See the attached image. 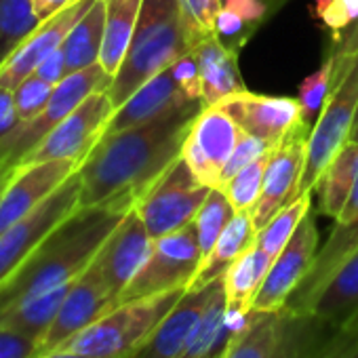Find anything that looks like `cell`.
Wrapping results in <instances>:
<instances>
[{"label": "cell", "mask_w": 358, "mask_h": 358, "mask_svg": "<svg viewBox=\"0 0 358 358\" xmlns=\"http://www.w3.org/2000/svg\"><path fill=\"white\" fill-rule=\"evenodd\" d=\"M203 101L173 110L156 120L106 133L78 166L80 207L114 205L131 211L145 188L182 156V145Z\"/></svg>", "instance_id": "obj_1"}, {"label": "cell", "mask_w": 358, "mask_h": 358, "mask_svg": "<svg viewBox=\"0 0 358 358\" xmlns=\"http://www.w3.org/2000/svg\"><path fill=\"white\" fill-rule=\"evenodd\" d=\"M129 211L114 205L78 207L0 287V314L15 303L74 282Z\"/></svg>", "instance_id": "obj_2"}, {"label": "cell", "mask_w": 358, "mask_h": 358, "mask_svg": "<svg viewBox=\"0 0 358 358\" xmlns=\"http://www.w3.org/2000/svg\"><path fill=\"white\" fill-rule=\"evenodd\" d=\"M188 49L179 0H143L135 34L108 93L122 106L143 83L171 68Z\"/></svg>", "instance_id": "obj_3"}, {"label": "cell", "mask_w": 358, "mask_h": 358, "mask_svg": "<svg viewBox=\"0 0 358 358\" xmlns=\"http://www.w3.org/2000/svg\"><path fill=\"white\" fill-rule=\"evenodd\" d=\"M188 289L116 303L59 350L87 358H131ZM57 352V350H55Z\"/></svg>", "instance_id": "obj_4"}, {"label": "cell", "mask_w": 358, "mask_h": 358, "mask_svg": "<svg viewBox=\"0 0 358 358\" xmlns=\"http://www.w3.org/2000/svg\"><path fill=\"white\" fill-rule=\"evenodd\" d=\"M211 190L179 156L145 188L133 209L156 241L192 224Z\"/></svg>", "instance_id": "obj_5"}, {"label": "cell", "mask_w": 358, "mask_h": 358, "mask_svg": "<svg viewBox=\"0 0 358 358\" xmlns=\"http://www.w3.org/2000/svg\"><path fill=\"white\" fill-rule=\"evenodd\" d=\"M358 110V55L348 72L329 89L327 101L316 118L306 150V166L297 188V196L314 192L318 177L324 173L335 154L348 143L354 116Z\"/></svg>", "instance_id": "obj_6"}, {"label": "cell", "mask_w": 358, "mask_h": 358, "mask_svg": "<svg viewBox=\"0 0 358 358\" xmlns=\"http://www.w3.org/2000/svg\"><path fill=\"white\" fill-rule=\"evenodd\" d=\"M112 80L114 76H110L101 68V64L68 74L53 89V95L49 103L45 106V110L34 120L24 122L3 145H0V166L7 171H13L15 166H20L66 116H70L89 95L97 91H108Z\"/></svg>", "instance_id": "obj_7"}, {"label": "cell", "mask_w": 358, "mask_h": 358, "mask_svg": "<svg viewBox=\"0 0 358 358\" xmlns=\"http://www.w3.org/2000/svg\"><path fill=\"white\" fill-rule=\"evenodd\" d=\"M201 264H203V253L196 236V226L192 222L154 241L145 264L135 274V278L127 285L118 303L129 299L160 295L169 291L190 289L192 280L199 274Z\"/></svg>", "instance_id": "obj_8"}, {"label": "cell", "mask_w": 358, "mask_h": 358, "mask_svg": "<svg viewBox=\"0 0 358 358\" xmlns=\"http://www.w3.org/2000/svg\"><path fill=\"white\" fill-rule=\"evenodd\" d=\"M80 207L78 171L51 194L34 213L0 234V287H3L32 255V251L76 209Z\"/></svg>", "instance_id": "obj_9"}, {"label": "cell", "mask_w": 358, "mask_h": 358, "mask_svg": "<svg viewBox=\"0 0 358 358\" xmlns=\"http://www.w3.org/2000/svg\"><path fill=\"white\" fill-rule=\"evenodd\" d=\"M116 106L108 91L89 95L70 116H66L45 141L22 162H45V160H72L83 164L97 141L103 137Z\"/></svg>", "instance_id": "obj_10"}, {"label": "cell", "mask_w": 358, "mask_h": 358, "mask_svg": "<svg viewBox=\"0 0 358 358\" xmlns=\"http://www.w3.org/2000/svg\"><path fill=\"white\" fill-rule=\"evenodd\" d=\"M241 135L243 129L224 108L205 106L190 124L182 145V158L205 186L220 188L222 171L230 160Z\"/></svg>", "instance_id": "obj_11"}, {"label": "cell", "mask_w": 358, "mask_h": 358, "mask_svg": "<svg viewBox=\"0 0 358 358\" xmlns=\"http://www.w3.org/2000/svg\"><path fill=\"white\" fill-rule=\"evenodd\" d=\"M318 241L316 213L310 209L297 232L274 257L266 280L253 299L251 312H280L287 306L289 297L297 291L316 259Z\"/></svg>", "instance_id": "obj_12"}, {"label": "cell", "mask_w": 358, "mask_h": 358, "mask_svg": "<svg viewBox=\"0 0 358 358\" xmlns=\"http://www.w3.org/2000/svg\"><path fill=\"white\" fill-rule=\"evenodd\" d=\"M78 166L80 164L72 160H45L15 166L0 192V234L34 213L68 182Z\"/></svg>", "instance_id": "obj_13"}, {"label": "cell", "mask_w": 358, "mask_h": 358, "mask_svg": "<svg viewBox=\"0 0 358 358\" xmlns=\"http://www.w3.org/2000/svg\"><path fill=\"white\" fill-rule=\"evenodd\" d=\"M215 106L224 108L245 133L264 139L272 148H278L289 135L301 129H312L303 118L299 99L295 97L259 95L243 89Z\"/></svg>", "instance_id": "obj_14"}, {"label": "cell", "mask_w": 358, "mask_h": 358, "mask_svg": "<svg viewBox=\"0 0 358 358\" xmlns=\"http://www.w3.org/2000/svg\"><path fill=\"white\" fill-rule=\"evenodd\" d=\"M116 306V299L108 291L99 270L91 264L70 287L51 329L41 341L38 356L59 350L70 337L93 324L99 316Z\"/></svg>", "instance_id": "obj_15"}, {"label": "cell", "mask_w": 358, "mask_h": 358, "mask_svg": "<svg viewBox=\"0 0 358 358\" xmlns=\"http://www.w3.org/2000/svg\"><path fill=\"white\" fill-rule=\"evenodd\" d=\"M152 245H154V238L150 236L137 211L131 209L114 228V232L108 236L103 247L99 249L93 264L97 266L116 303L122 291L127 289V285L135 278V274L145 264L152 251Z\"/></svg>", "instance_id": "obj_16"}, {"label": "cell", "mask_w": 358, "mask_h": 358, "mask_svg": "<svg viewBox=\"0 0 358 358\" xmlns=\"http://www.w3.org/2000/svg\"><path fill=\"white\" fill-rule=\"evenodd\" d=\"M312 129H301L289 135L278 148L272 150L266 175H264V190L253 207L251 215L257 228H264L287 203L295 201L297 188L306 166V150L308 137Z\"/></svg>", "instance_id": "obj_17"}, {"label": "cell", "mask_w": 358, "mask_h": 358, "mask_svg": "<svg viewBox=\"0 0 358 358\" xmlns=\"http://www.w3.org/2000/svg\"><path fill=\"white\" fill-rule=\"evenodd\" d=\"M93 3L95 0H72L62 11L45 20L34 30V34L3 64V68H0V87L15 89L24 78L32 76L45 57L64 47L70 30Z\"/></svg>", "instance_id": "obj_18"}, {"label": "cell", "mask_w": 358, "mask_h": 358, "mask_svg": "<svg viewBox=\"0 0 358 358\" xmlns=\"http://www.w3.org/2000/svg\"><path fill=\"white\" fill-rule=\"evenodd\" d=\"M220 285L222 278L203 289H188L131 358H177L194 335Z\"/></svg>", "instance_id": "obj_19"}, {"label": "cell", "mask_w": 358, "mask_h": 358, "mask_svg": "<svg viewBox=\"0 0 358 358\" xmlns=\"http://www.w3.org/2000/svg\"><path fill=\"white\" fill-rule=\"evenodd\" d=\"M188 103L190 99L186 97L182 87H179L173 68H166L154 78H150L148 83H143L122 106L114 110L106 133H116L122 129L145 124Z\"/></svg>", "instance_id": "obj_20"}, {"label": "cell", "mask_w": 358, "mask_h": 358, "mask_svg": "<svg viewBox=\"0 0 358 358\" xmlns=\"http://www.w3.org/2000/svg\"><path fill=\"white\" fill-rule=\"evenodd\" d=\"M199 62L201 80H203V101L205 106H215L222 99L245 89L241 78L236 55L238 51L230 49L217 34L205 36L190 49Z\"/></svg>", "instance_id": "obj_21"}, {"label": "cell", "mask_w": 358, "mask_h": 358, "mask_svg": "<svg viewBox=\"0 0 358 358\" xmlns=\"http://www.w3.org/2000/svg\"><path fill=\"white\" fill-rule=\"evenodd\" d=\"M306 314L331 327H341L358 316V249L329 276Z\"/></svg>", "instance_id": "obj_22"}, {"label": "cell", "mask_w": 358, "mask_h": 358, "mask_svg": "<svg viewBox=\"0 0 358 358\" xmlns=\"http://www.w3.org/2000/svg\"><path fill=\"white\" fill-rule=\"evenodd\" d=\"M257 234H259V228L255 226L251 211H236L234 217L224 228L222 236L217 238L211 253L203 259L199 274L192 280L190 289H203V287L224 278L228 268L241 255H245L249 249H253L257 245Z\"/></svg>", "instance_id": "obj_23"}, {"label": "cell", "mask_w": 358, "mask_h": 358, "mask_svg": "<svg viewBox=\"0 0 358 358\" xmlns=\"http://www.w3.org/2000/svg\"><path fill=\"white\" fill-rule=\"evenodd\" d=\"M243 320L245 318L228 312L224 278H222V285L217 287L209 308L205 310L194 335L190 337L188 345L177 358H222L232 333L238 329Z\"/></svg>", "instance_id": "obj_24"}, {"label": "cell", "mask_w": 358, "mask_h": 358, "mask_svg": "<svg viewBox=\"0 0 358 358\" xmlns=\"http://www.w3.org/2000/svg\"><path fill=\"white\" fill-rule=\"evenodd\" d=\"M272 262L274 257L255 245L228 268L224 274V293L230 314L245 318L251 312L253 299L262 289Z\"/></svg>", "instance_id": "obj_25"}, {"label": "cell", "mask_w": 358, "mask_h": 358, "mask_svg": "<svg viewBox=\"0 0 358 358\" xmlns=\"http://www.w3.org/2000/svg\"><path fill=\"white\" fill-rule=\"evenodd\" d=\"M143 0H106V34L99 55L101 68L116 76L131 47Z\"/></svg>", "instance_id": "obj_26"}, {"label": "cell", "mask_w": 358, "mask_h": 358, "mask_svg": "<svg viewBox=\"0 0 358 358\" xmlns=\"http://www.w3.org/2000/svg\"><path fill=\"white\" fill-rule=\"evenodd\" d=\"M106 34V0H95L87 13L70 30L62 51L66 55L68 74L99 64Z\"/></svg>", "instance_id": "obj_27"}, {"label": "cell", "mask_w": 358, "mask_h": 358, "mask_svg": "<svg viewBox=\"0 0 358 358\" xmlns=\"http://www.w3.org/2000/svg\"><path fill=\"white\" fill-rule=\"evenodd\" d=\"M358 171V143L348 141L335 158L329 162L324 173L318 177V211L327 217L337 220L343 205L350 199L354 179Z\"/></svg>", "instance_id": "obj_28"}, {"label": "cell", "mask_w": 358, "mask_h": 358, "mask_svg": "<svg viewBox=\"0 0 358 358\" xmlns=\"http://www.w3.org/2000/svg\"><path fill=\"white\" fill-rule=\"evenodd\" d=\"M70 287H72V282L15 303L13 308L0 314V327L22 333L26 337H32L41 343L43 337L47 335V331L51 329Z\"/></svg>", "instance_id": "obj_29"}, {"label": "cell", "mask_w": 358, "mask_h": 358, "mask_svg": "<svg viewBox=\"0 0 358 358\" xmlns=\"http://www.w3.org/2000/svg\"><path fill=\"white\" fill-rule=\"evenodd\" d=\"M280 312H249L232 333L222 358H274Z\"/></svg>", "instance_id": "obj_30"}, {"label": "cell", "mask_w": 358, "mask_h": 358, "mask_svg": "<svg viewBox=\"0 0 358 358\" xmlns=\"http://www.w3.org/2000/svg\"><path fill=\"white\" fill-rule=\"evenodd\" d=\"M41 24L32 0H0V68Z\"/></svg>", "instance_id": "obj_31"}, {"label": "cell", "mask_w": 358, "mask_h": 358, "mask_svg": "<svg viewBox=\"0 0 358 358\" xmlns=\"http://www.w3.org/2000/svg\"><path fill=\"white\" fill-rule=\"evenodd\" d=\"M310 209H312V192L301 194L299 199L287 203L264 228H259L257 247L264 249L268 255L276 257L291 241V236L297 232L299 224L303 222Z\"/></svg>", "instance_id": "obj_32"}, {"label": "cell", "mask_w": 358, "mask_h": 358, "mask_svg": "<svg viewBox=\"0 0 358 358\" xmlns=\"http://www.w3.org/2000/svg\"><path fill=\"white\" fill-rule=\"evenodd\" d=\"M234 213L236 211L230 205L228 196L220 188H213L209 192L207 201L203 203L201 211L194 217V226H196V236H199L203 259L211 253V249L215 247L217 238L222 236L224 228L234 217Z\"/></svg>", "instance_id": "obj_33"}, {"label": "cell", "mask_w": 358, "mask_h": 358, "mask_svg": "<svg viewBox=\"0 0 358 358\" xmlns=\"http://www.w3.org/2000/svg\"><path fill=\"white\" fill-rule=\"evenodd\" d=\"M270 154H272V150L266 152L264 156H259L255 162H251L243 171H238L230 182H226L220 188L228 196L234 211H253V207L257 205L262 190H264V175H266Z\"/></svg>", "instance_id": "obj_34"}, {"label": "cell", "mask_w": 358, "mask_h": 358, "mask_svg": "<svg viewBox=\"0 0 358 358\" xmlns=\"http://www.w3.org/2000/svg\"><path fill=\"white\" fill-rule=\"evenodd\" d=\"M222 9L224 0H179L188 49L201 43L205 36L215 34V20Z\"/></svg>", "instance_id": "obj_35"}, {"label": "cell", "mask_w": 358, "mask_h": 358, "mask_svg": "<svg viewBox=\"0 0 358 358\" xmlns=\"http://www.w3.org/2000/svg\"><path fill=\"white\" fill-rule=\"evenodd\" d=\"M331 74H333V59L329 57L314 74L301 80L299 85V103L303 108V118L306 122H314L318 112L322 110L329 89H331Z\"/></svg>", "instance_id": "obj_36"}, {"label": "cell", "mask_w": 358, "mask_h": 358, "mask_svg": "<svg viewBox=\"0 0 358 358\" xmlns=\"http://www.w3.org/2000/svg\"><path fill=\"white\" fill-rule=\"evenodd\" d=\"M53 89H55L53 85H49L47 80H43L36 74L24 78L13 89V99H15V108H17L22 124L28 120H34L45 110V106L49 103V99L53 95Z\"/></svg>", "instance_id": "obj_37"}, {"label": "cell", "mask_w": 358, "mask_h": 358, "mask_svg": "<svg viewBox=\"0 0 358 358\" xmlns=\"http://www.w3.org/2000/svg\"><path fill=\"white\" fill-rule=\"evenodd\" d=\"M270 150H274L270 143H266L264 139H259V137L249 135V133L243 131V135H241V139H238V143H236V148H234L230 160L226 162V166H224V171H222V186H224L226 182H230V179H232L238 171H243L245 166H249L251 162H255L259 156H264V154L270 152ZM222 186H220V188H222Z\"/></svg>", "instance_id": "obj_38"}, {"label": "cell", "mask_w": 358, "mask_h": 358, "mask_svg": "<svg viewBox=\"0 0 358 358\" xmlns=\"http://www.w3.org/2000/svg\"><path fill=\"white\" fill-rule=\"evenodd\" d=\"M358 55V22L348 28L345 32H341L337 38H333V47H331V59H333V74H331V87L335 83H339V78L348 72V68L352 66L354 57Z\"/></svg>", "instance_id": "obj_39"}, {"label": "cell", "mask_w": 358, "mask_h": 358, "mask_svg": "<svg viewBox=\"0 0 358 358\" xmlns=\"http://www.w3.org/2000/svg\"><path fill=\"white\" fill-rule=\"evenodd\" d=\"M171 68L179 87L186 93V97L190 101H203V80H201V70H199V62L194 53L186 51L184 55H179Z\"/></svg>", "instance_id": "obj_40"}, {"label": "cell", "mask_w": 358, "mask_h": 358, "mask_svg": "<svg viewBox=\"0 0 358 358\" xmlns=\"http://www.w3.org/2000/svg\"><path fill=\"white\" fill-rule=\"evenodd\" d=\"M316 17L333 32V38H337L358 22V0H331Z\"/></svg>", "instance_id": "obj_41"}, {"label": "cell", "mask_w": 358, "mask_h": 358, "mask_svg": "<svg viewBox=\"0 0 358 358\" xmlns=\"http://www.w3.org/2000/svg\"><path fill=\"white\" fill-rule=\"evenodd\" d=\"M253 26H249L238 13L230 11V9H222L217 20H215V34L222 38V43H226L230 49L238 51L247 41L249 36L253 34Z\"/></svg>", "instance_id": "obj_42"}, {"label": "cell", "mask_w": 358, "mask_h": 358, "mask_svg": "<svg viewBox=\"0 0 358 358\" xmlns=\"http://www.w3.org/2000/svg\"><path fill=\"white\" fill-rule=\"evenodd\" d=\"M38 350L36 339L0 327V358H38Z\"/></svg>", "instance_id": "obj_43"}, {"label": "cell", "mask_w": 358, "mask_h": 358, "mask_svg": "<svg viewBox=\"0 0 358 358\" xmlns=\"http://www.w3.org/2000/svg\"><path fill=\"white\" fill-rule=\"evenodd\" d=\"M20 127H22V120L15 108L13 89L0 87V145H3Z\"/></svg>", "instance_id": "obj_44"}, {"label": "cell", "mask_w": 358, "mask_h": 358, "mask_svg": "<svg viewBox=\"0 0 358 358\" xmlns=\"http://www.w3.org/2000/svg\"><path fill=\"white\" fill-rule=\"evenodd\" d=\"M327 358H358V316L341 324Z\"/></svg>", "instance_id": "obj_45"}, {"label": "cell", "mask_w": 358, "mask_h": 358, "mask_svg": "<svg viewBox=\"0 0 358 358\" xmlns=\"http://www.w3.org/2000/svg\"><path fill=\"white\" fill-rule=\"evenodd\" d=\"M224 7L238 13L253 28H257L270 15V9L264 0H224Z\"/></svg>", "instance_id": "obj_46"}, {"label": "cell", "mask_w": 358, "mask_h": 358, "mask_svg": "<svg viewBox=\"0 0 358 358\" xmlns=\"http://www.w3.org/2000/svg\"><path fill=\"white\" fill-rule=\"evenodd\" d=\"M34 74L41 76L43 80H47L49 85L57 87V85L68 76V66H66V55H64V51L57 49V51H53L49 57H45V59L41 62V66L36 68Z\"/></svg>", "instance_id": "obj_47"}, {"label": "cell", "mask_w": 358, "mask_h": 358, "mask_svg": "<svg viewBox=\"0 0 358 358\" xmlns=\"http://www.w3.org/2000/svg\"><path fill=\"white\" fill-rule=\"evenodd\" d=\"M352 222H358V171H356V179H354L350 199L343 205V209H341L339 217L335 220V224H352Z\"/></svg>", "instance_id": "obj_48"}, {"label": "cell", "mask_w": 358, "mask_h": 358, "mask_svg": "<svg viewBox=\"0 0 358 358\" xmlns=\"http://www.w3.org/2000/svg\"><path fill=\"white\" fill-rule=\"evenodd\" d=\"M72 0H32V5H34V9H36V13H38V17L45 22V20H49L51 15H55L57 11H62L66 5H70Z\"/></svg>", "instance_id": "obj_49"}, {"label": "cell", "mask_w": 358, "mask_h": 358, "mask_svg": "<svg viewBox=\"0 0 358 358\" xmlns=\"http://www.w3.org/2000/svg\"><path fill=\"white\" fill-rule=\"evenodd\" d=\"M38 358H87V356H80V354H72V352H62V350H57V352L43 354V356H38Z\"/></svg>", "instance_id": "obj_50"}, {"label": "cell", "mask_w": 358, "mask_h": 358, "mask_svg": "<svg viewBox=\"0 0 358 358\" xmlns=\"http://www.w3.org/2000/svg\"><path fill=\"white\" fill-rule=\"evenodd\" d=\"M264 3L268 5L270 13H274V11H278L285 3H289V0H264Z\"/></svg>", "instance_id": "obj_51"}, {"label": "cell", "mask_w": 358, "mask_h": 358, "mask_svg": "<svg viewBox=\"0 0 358 358\" xmlns=\"http://www.w3.org/2000/svg\"><path fill=\"white\" fill-rule=\"evenodd\" d=\"M348 141H354V143H358V110H356L354 124H352V131H350V139H348Z\"/></svg>", "instance_id": "obj_52"}, {"label": "cell", "mask_w": 358, "mask_h": 358, "mask_svg": "<svg viewBox=\"0 0 358 358\" xmlns=\"http://www.w3.org/2000/svg\"><path fill=\"white\" fill-rule=\"evenodd\" d=\"M9 175H11V171H7V169L0 166V192H3V188H5V184H7V179H9Z\"/></svg>", "instance_id": "obj_53"}, {"label": "cell", "mask_w": 358, "mask_h": 358, "mask_svg": "<svg viewBox=\"0 0 358 358\" xmlns=\"http://www.w3.org/2000/svg\"><path fill=\"white\" fill-rule=\"evenodd\" d=\"M329 3H331V0H314V13L318 15V13H320Z\"/></svg>", "instance_id": "obj_54"}, {"label": "cell", "mask_w": 358, "mask_h": 358, "mask_svg": "<svg viewBox=\"0 0 358 358\" xmlns=\"http://www.w3.org/2000/svg\"><path fill=\"white\" fill-rule=\"evenodd\" d=\"M222 356H224V354H222Z\"/></svg>", "instance_id": "obj_55"}]
</instances>
